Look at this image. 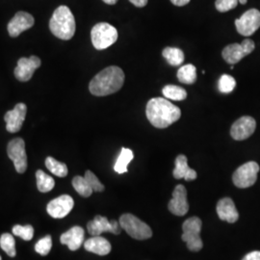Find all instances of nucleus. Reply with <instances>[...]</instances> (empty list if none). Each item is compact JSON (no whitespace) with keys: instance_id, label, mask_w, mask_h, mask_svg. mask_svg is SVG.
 Segmentation results:
<instances>
[{"instance_id":"f257e3e1","label":"nucleus","mask_w":260,"mask_h":260,"mask_svg":"<svg viewBox=\"0 0 260 260\" xmlns=\"http://www.w3.org/2000/svg\"><path fill=\"white\" fill-rule=\"evenodd\" d=\"M146 115L149 122L156 128H167L178 121L181 116L180 109L163 98L151 99L147 104Z\"/></svg>"},{"instance_id":"f03ea898","label":"nucleus","mask_w":260,"mask_h":260,"mask_svg":"<svg viewBox=\"0 0 260 260\" xmlns=\"http://www.w3.org/2000/svg\"><path fill=\"white\" fill-rule=\"evenodd\" d=\"M124 78V73L121 68L111 66L93 77L89 85V90L95 96L109 95L121 90Z\"/></svg>"},{"instance_id":"7ed1b4c3","label":"nucleus","mask_w":260,"mask_h":260,"mask_svg":"<svg viewBox=\"0 0 260 260\" xmlns=\"http://www.w3.org/2000/svg\"><path fill=\"white\" fill-rule=\"evenodd\" d=\"M49 28L51 33L61 40L69 41L75 33V19L72 11L68 6L62 5L54 11Z\"/></svg>"},{"instance_id":"20e7f679","label":"nucleus","mask_w":260,"mask_h":260,"mask_svg":"<svg viewBox=\"0 0 260 260\" xmlns=\"http://www.w3.org/2000/svg\"><path fill=\"white\" fill-rule=\"evenodd\" d=\"M202 226L203 222L199 217H191L183 223V234L181 238L185 242L187 248L191 251H201L204 247V243L200 236Z\"/></svg>"},{"instance_id":"39448f33","label":"nucleus","mask_w":260,"mask_h":260,"mask_svg":"<svg viewBox=\"0 0 260 260\" xmlns=\"http://www.w3.org/2000/svg\"><path fill=\"white\" fill-rule=\"evenodd\" d=\"M93 46L98 50H103L111 47L118 40V31L107 22H100L91 31Z\"/></svg>"},{"instance_id":"423d86ee","label":"nucleus","mask_w":260,"mask_h":260,"mask_svg":"<svg viewBox=\"0 0 260 260\" xmlns=\"http://www.w3.org/2000/svg\"><path fill=\"white\" fill-rule=\"evenodd\" d=\"M119 223L121 224V229L134 239L146 240L152 236V232L149 225L132 214L121 215Z\"/></svg>"},{"instance_id":"0eeeda50","label":"nucleus","mask_w":260,"mask_h":260,"mask_svg":"<svg viewBox=\"0 0 260 260\" xmlns=\"http://www.w3.org/2000/svg\"><path fill=\"white\" fill-rule=\"evenodd\" d=\"M259 172V165L250 161L238 168L233 176L234 185L238 188H248L253 185L257 179V174Z\"/></svg>"},{"instance_id":"6e6552de","label":"nucleus","mask_w":260,"mask_h":260,"mask_svg":"<svg viewBox=\"0 0 260 260\" xmlns=\"http://www.w3.org/2000/svg\"><path fill=\"white\" fill-rule=\"evenodd\" d=\"M255 45L252 40L247 39L242 42V44H233L224 47L222 55L226 63L234 65L241 61L245 56L251 54L254 50Z\"/></svg>"},{"instance_id":"1a4fd4ad","label":"nucleus","mask_w":260,"mask_h":260,"mask_svg":"<svg viewBox=\"0 0 260 260\" xmlns=\"http://www.w3.org/2000/svg\"><path fill=\"white\" fill-rule=\"evenodd\" d=\"M7 153L13 161L16 171L19 174H23L27 169V155L23 139L15 138L10 141L7 147Z\"/></svg>"},{"instance_id":"9d476101","label":"nucleus","mask_w":260,"mask_h":260,"mask_svg":"<svg viewBox=\"0 0 260 260\" xmlns=\"http://www.w3.org/2000/svg\"><path fill=\"white\" fill-rule=\"evenodd\" d=\"M235 26L242 36H251L260 27L259 11L251 9L245 12L239 19L235 20Z\"/></svg>"},{"instance_id":"9b49d317","label":"nucleus","mask_w":260,"mask_h":260,"mask_svg":"<svg viewBox=\"0 0 260 260\" xmlns=\"http://www.w3.org/2000/svg\"><path fill=\"white\" fill-rule=\"evenodd\" d=\"M88 233L92 236H99L103 233H111L113 234H120L121 232V224L119 222L113 220L109 221L106 217L95 216L93 221L87 224Z\"/></svg>"},{"instance_id":"f8f14e48","label":"nucleus","mask_w":260,"mask_h":260,"mask_svg":"<svg viewBox=\"0 0 260 260\" xmlns=\"http://www.w3.org/2000/svg\"><path fill=\"white\" fill-rule=\"evenodd\" d=\"M75 202L71 196H60L47 205V213L54 219H62L72 211Z\"/></svg>"},{"instance_id":"ddd939ff","label":"nucleus","mask_w":260,"mask_h":260,"mask_svg":"<svg viewBox=\"0 0 260 260\" xmlns=\"http://www.w3.org/2000/svg\"><path fill=\"white\" fill-rule=\"evenodd\" d=\"M40 66L41 60L37 56H31L29 58L22 57L18 61V66L15 69L14 74L19 81L26 82L32 78L34 72L40 68Z\"/></svg>"},{"instance_id":"4468645a","label":"nucleus","mask_w":260,"mask_h":260,"mask_svg":"<svg viewBox=\"0 0 260 260\" xmlns=\"http://www.w3.org/2000/svg\"><path fill=\"white\" fill-rule=\"evenodd\" d=\"M256 128V121L250 116H244L235 121L231 128V135L236 141L248 139Z\"/></svg>"},{"instance_id":"2eb2a0df","label":"nucleus","mask_w":260,"mask_h":260,"mask_svg":"<svg viewBox=\"0 0 260 260\" xmlns=\"http://www.w3.org/2000/svg\"><path fill=\"white\" fill-rule=\"evenodd\" d=\"M27 106L24 103H18L13 110L8 111L4 116L6 121V129L10 133H17L21 129L26 117Z\"/></svg>"},{"instance_id":"dca6fc26","label":"nucleus","mask_w":260,"mask_h":260,"mask_svg":"<svg viewBox=\"0 0 260 260\" xmlns=\"http://www.w3.org/2000/svg\"><path fill=\"white\" fill-rule=\"evenodd\" d=\"M34 18L26 12H18L15 17L8 23V32L13 38L19 37V35L34 25Z\"/></svg>"},{"instance_id":"f3484780","label":"nucleus","mask_w":260,"mask_h":260,"mask_svg":"<svg viewBox=\"0 0 260 260\" xmlns=\"http://www.w3.org/2000/svg\"><path fill=\"white\" fill-rule=\"evenodd\" d=\"M169 210L177 216H184L189 211L187 190L182 184H178L173 192V199L168 205Z\"/></svg>"},{"instance_id":"a211bd4d","label":"nucleus","mask_w":260,"mask_h":260,"mask_svg":"<svg viewBox=\"0 0 260 260\" xmlns=\"http://www.w3.org/2000/svg\"><path fill=\"white\" fill-rule=\"evenodd\" d=\"M216 210L219 218L228 223H235L239 218V213L236 209V206L233 200L230 198H223L220 200L217 204Z\"/></svg>"},{"instance_id":"6ab92c4d","label":"nucleus","mask_w":260,"mask_h":260,"mask_svg":"<svg viewBox=\"0 0 260 260\" xmlns=\"http://www.w3.org/2000/svg\"><path fill=\"white\" fill-rule=\"evenodd\" d=\"M85 238V232L81 226H74L68 232L63 233L60 237V241L63 244L68 246V248L71 251H76L78 250L84 243Z\"/></svg>"},{"instance_id":"aec40b11","label":"nucleus","mask_w":260,"mask_h":260,"mask_svg":"<svg viewBox=\"0 0 260 260\" xmlns=\"http://www.w3.org/2000/svg\"><path fill=\"white\" fill-rule=\"evenodd\" d=\"M84 248L86 251L99 255H107L111 251V244L107 239L99 235L84 242Z\"/></svg>"},{"instance_id":"412c9836","label":"nucleus","mask_w":260,"mask_h":260,"mask_svg":"<svg viewBox=\"0 0 260 260\" xmlns=\"http://www.w3.org/2000/svg\"><path fill=\"white\" fill-rule=\"evenodd\" d=\"M173 175L177 179L184 178L187 181L195 180L198 177L195 170L188 166L187 157L183 154H180L176 158V167L173 172Z\"/></svg>"},{"instance_id":"4be33fe9","label":"nucleus","mask_w":260,"mask_h":260,"mask_svg":"<svg viewBox=\"0 0 260 260\" xmlns=\"http://www.w3.org/2000/svg\"><path fill=\"white\" fill-rule=\"evenodd\" d=\"M162 55L166 59L168 64L177 67L183 64L185 56L181 49L177 47H166L162 51Z\"/></svg>"},{"instance_id":"5701e85b","label":"nucleus","mask_w":260,"mask_h":260,"mask_svg":"<svg viewBox=\"0 0 260 260\" xmlns=\"http://www.w3.org/2000/svg\"><path fill=\"white\" fill-rule=\"evenodd\" d=\"M133 157H134V154H133V151L131 149L122 148L121 153H120L119 157L115 163V166H114L115 172L120 174V175L127 173V166H128L130 162L133 160Z\"/></svg>"},{"instance_id":"b1692460","label":"nucleus","mask_w":260,"mask_h":260,"mask_svg":"<svg viewBox=\"0 0 260 260\" xmlns=\"http://www.w3.org/2000/svg\"><path fill=\"white\" fill-rule=\"evenodd\" d=\"M177 78L181 83L194 84L197 80V69L192 64L181 66L177 72Z\"/></svg>"},{"instance_id":"393cba45","label":"nucleus","mask_w":260,"mask_h":260,"mask_svg":"<svg viewBox=\"0 0 260 260\" xmlns=\"http://www.w3.org/2000/svg\"><path fill=\"white\" fill-rule=\"evenodd\" d=\"M36 178H37L38 190L42 193H47L51 191L55 186V181L53 177L48 176L42 170H38L36 173Z\"/></svg>"},{"instance_id":"a878e982","label":"nucleus","mask_w":260,"mask_h":260,"mask_svg":"<svg viewBox=\"0 0 260 260\" xmlns=\"http://www.w3.org/2000/svg\"><path fill=\"white\" fill-rule=\"evenodd\" d=\"M162 93L166 99L172 100V101L180 102V101H184L187 98V92L185 89L176 85H166L162 89Z\"/></svg>"},{"instance_id":"bb28decb","label":"nucleus","mask_w":260,"mask_h":260,"mask_svg":"<svg viewBox=\"0 0 260 260\" xmlns=\"http://www.w3.org/2000/svg\"><path fill=\"white\" fill-rule=\"evenodd\" d=\"M46 166L56 177H65L68 175V167L65 163L59 162L53 157L46 159Z\"/></svg>"},{"instance_id":"cd10ccee","label":"nucleus","mask_w":260,"mask_h":260,"mask_svg":"<svg viewBox=\"0 0 260 260\" xmlns=\"http://www.w3.org/2000/svg\"><path fill=\"white\" fill-rule=\"evenodd\" d=\"M0 247L5 251L10 257H15L17 254L16 251V241L12 234L4 233L0 237Z\"/></svg>"},{"instance_id":"c85d7f7f","label":"nucleus","mask_w":260,"mask_h":260,"mask_svg":"<svg viewBox=\"0 0 260 260\" xmlns=\"http://www.w3.org/2000/svg\"><path fill=\"white\" fill-rule=\"evenodd\" d=\"M73 186H74L75 191L84 198H88L93 194V189L91 188V186L89 185V183L85 177H80V176H76L74 177Z\"/></svg>"},{"instance_id":"c756f323","label":"nucleus","mask_w":260,"mask_h":260,"mask_svg":"<svg viewBox=\"0 0 260 260\" xmlns=\"http://www.w3.org/2000/svg\"><path fill=\"white\" fill-rule=\"evenodd\" d=\"M236 86V81L232 75H223L218 82V89L221 93H230L233 92Z\"/></svg>"},{"instance_id":"7c9ffc66","label":"nucleus","mask_w":260,"mask_h":260,"mask_svg":"<svg viewBox=\"0 0 260 260\" xmlns=\"http://www.w3.org/2000/svg\"><path fill=\"white\" fill-rule=\"evenodd\" d=\"M12 231L16 236H19L25 241H30L34 236V229L31 224H27V225L17 224L13 228Z\"/></svg>"},{"instance_id":"2f4dec72","label":"nucleus","mask_w":260,"mask_h":260,"mask_svg":"<svg viewBox=\"0 0 260 260\" xmlns=\"http://www.w3.org/2000/svg\"><path fill=\"white\" fill-rule=\"evenodd\" d=\"M52 247V239L50 235H47L46 237L42 238L41 240H39L35 246V250L38 253H40L43 256H46L49 251L51 250Z\"/></svg>"},{"instance_id":"473e14b6","label":"nucleus","mask_w":260,"mask_h":260,"mask_svg":"<svg viewBox=\"0 0 260 260\" xmlns=\"http://www.w3.org/2000/svg\"><path fill=\"white\" fill-rule=\"evenodd\" d=\"M85 178L88 181L89 185L93 189V192H103L104 191V185L99 180V178L91 171H87L85 173Z\"/></svg>"},{"instance_id":"72a5a7b5","label":"nucleus","mask_w":260,"mask_h":260,"mask_svg":"<svg viewBox=\"0 0 260 260\" xmlns=\"http://www.w3.org/2000/svg\"><path fill=\"white\" fill-rule=\"evenodd\" d=\"M238 0H216L215 7L219 12L224 13L234 9L238 5Z\"/></svg>"},{"instance_id":"f704fd0d","label":"nucleus","mask_w":260,"mask_h":260,"mask_svg":"<svg viewBox=\"0 0 260 260\" xmlns=\"http://www.w3.org/2000/svg\"><path fill=\"white\" fill-rule=\"evenodd\" d=\"M242 260H260V251H251L247 255H245V257Z\"/></svg>"},{"instance_id":"c9c22d12","label":"nucleus","mask_w":260,"mask_h":260,"mask_svg":"<svg viewBox=\"0 0 260 260\" xmlns=\"http://www.w3.org/2000/svg\"><path fill=\"white\" fill-rule=\"evenodd\" d=\"M129 1L134 6L142 8V7H145L148 4L149 0H129Z\"/></svg>"},{"instance_id":"e433bc0d","label":"nucleus","mask_w":260,"mask_h":260,"mask_svg":"<svg viewBox=\"0 0 260 260\" xmlns=\"http://www.w3.org/2000/svg\"><path fill=\"white\" fill-rule=\"evenodd\" d=\"M171 2H172L174 5H176V6L181 7V6H185V5H187V4L190 2V0H171Z\"/></svg>"},{"instance_id":"4c0bfd02","label":"nucleus","mask_w":260,"mask_h":260,"mask_svg":"<svg viewBox=\"0 0 260 260\" xmlns=\"http://www.w3.org/2000/svg\"><path fill=\"white\" fill-rule=\"evenodd\" d=\"M103 1L104 3L109 4V5H114V4H116L118 2V0H103Z\"/></svg>"},{"instance_id":"58836bf2","label":"nucleus","mask_w":260,"mask_h":260,"mask_svg":"<svg viewBox=\"0 0 260 260\" xmlns=\"http://www.w3.org/2000/svg\"><path fill=\"white\" fill-rule=\"evenodd\" d=\"M238 1H239V2H240V3H241V4H246V3H247V1H248V0H238Z\"/></svg>"},{"instance_id":"ea45409f","label":"nucleus","mask_w":260,"mask_h":260,"mask_svg":"<svg viewBox=\"0 0 260 260\" xmlns=\"http://www.w3.org/2000/svg\"><path fill=\"white\" fill-rule=\"evenodd\" d=\"M2 259V258H1V256H0V260Z\"/></svg>"}]
</instances>
